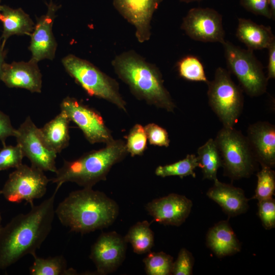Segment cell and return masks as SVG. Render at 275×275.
Here are the masks:
<instances>
[{"instance_id":"e575fe53","label":"cell","mask_w":275,"mask_h":275,"mask_svg":"<svg viewBox=\"0 0 275 275\" xmlns=\"http://www.w3.org/2000/svg\"><path fill=\"white\" fill-rule=\"evenodd\" d=\"M147 139L151 145L168 147L170 143L167 131L155 123L144 126Z\"/></svg>"},{"instance_id":"3957f363","label":"cell","mask_w":275,"mask_h":275,"mask_svg":"<svg viewBox=\"0 0 275 275\" xmlns=\"http://www.w3.org/2000/svg\"><path fill=\"white\" fill-rule=\"evenodd\" d=\"M112 65L119 78L136 98L169 112L174 111L176 104L156 65L133 50L116 56Z\"/></svg>"},{"instance_id":"7c38bea8","label":"cell","mask_w":275,"mask_h":275,"mask_svg":"<svg viewBox=\"0 0 275 275\" xmlns=\"http://www.w3.org/2000/svg\"><path fill=\"white\" fill-rule=\"evenodd\" d=\"M181 29L196 41L222 44L225 41L222 16L212 8L190 9L183 18Z\"/></svg>"},{"instance_id":"6da1fadb","label":"cell","mask_w":275,"mask_h":275,"mask_svg":"<svg viewBox=\"0 0 275 275\" xmlns=\"http://www.w3.org/2000/svg\"><path fill=\"white\" fill-rule=\"evenodd\" d=\"M59 189L26 213H20L0 230V269L27 255H36L50 233L55 216L54 201Z\"/></svg>"},{"instance_id":"cb8c5ba5","label":"cell","mask_w":275,"mask_h":275,"mask_svg":"<svg viewBox=\"0 0 275 275\" xmlns=\"http://www.w3.org/2000/svg\"><path fill=\"white\" fill-rule=\"evenodd\" d=\"M199 168L202 169L204 179L213 181L217 180L218 169L222 166L221 157L214 140L209 139L197 150Z\"/></svg>"},{"instance_id":"9c48e42d","label":"cell","mask_w":275,"mask_h":275,"mask_svg":"<svg viewBox=\"0 0 275 275\" xmlns=\"http://www.w3.org/2000/svg\"><path fill=\"white\" fill-rule=\"evenodd\" d=\"M49 181L44 171L22 163L9 174L0 195L9 202L20 203L24 201L32 206L34 200L45 194Z\"/></svg>"},{"instance_id":"ffe728a7","label":"cell","mask_w":275,"mask_h":275,"mask_svg":"<svg viewBox=\"0 0 275 275\" xmlns=\"http://www.w3.org/2000/svg\"><path fill=\"white\" fill-rule=\"evenodd\" d=\"M236 36L248 49L253 51L268 48L275 41V37L269 26L258 24L251 19H238Z\"/></svg>"},{"instance_id":"8992f818","label":"cell","mask_w":275,"mask_h":275,"mask_svg":"<svg viewBox=\"0 0 275 275\" xmlns=\"http://www.w3.org/2000/svg\"><path fill=\"white\" fill-rule=\"evenodd\" d=\"M219 152L225 174L232 179L249 177L256 160L246 136L233 128L223 127L214 140Z\"/></svg>"},{"instance_id":"f35d334b","label":"cell","mask_w":275,"mask_h":275,"mask_svg":"<svg viewBox=\"0 0 275 275\" xmlns=\"http://www.w3.org/2000/svg\"><path fill=\"white\" fill-rule=\"evenodd\" d=\"M7 53V50L5 49V47L2 46L0 44V81H1L3 65L5 63V60Z\"/></svg>"},{"instance_id":"60d3db41","label":"cell","mask_w":275,"mask_h":275,"mask_svg":"<svg viewBox=\"0 0 275 275\" xmlns=\"http://www.w3.org/2000/svg\"><path fill=\"white\" fill-rule=\"evenodd\" d=\"M180 2H184V3H192V2H201L203 0H179Z\"/></svg>"},{"instance_id":"83f0119b","label":"cell","mask_w":275,"mask_h":275,"mask_svg":"<svg viewBox=\"0 0 275 275\" xmlns=\"http://www.w3.org/2000/svg\"><path fill=\"white\" fill-rule=\"evenodd\" d=\"M180 76L191 81H201L207 83L204 67L196 56L187 55L180 59L177 64Z\"/></svg>"},{"instance_id":"7bdbcfd3","label":"cell","mask_w":275,"mask_h":275,"mask_svg":"<svg viewBox=\"0 0 275 275\" xmlns=\"http://www.w3.org/2000/svg\"><path fill=\"white\" fill-rule=\"evenodd\" d=\"M0 4H1V0H0ZM0 6H1V5H0Z\"/></svg>"},{"instance_id":"1f68e13d","label":"cell","mask_w":275,"mask_h":275,"mask_svg":"<svg viewBox=\"0 0 275 275\" xmlns=\"http://www.w3.org/2000/svg\"><path fill=\"white\" fill-rule=\"evenodd\" d=\"M20 147L15 146H4L0 149V171L10 168H16L22 164L24 157Z\"/></svg>"},{"instance_id":"ab89813d","label":"cell","mask_w":275,"mask_h":275,"mask_svg":"<svg viewBox=\"0 0 275 275\" xmlns=\"http://www.w3.org/2000/svg\"><path fill=\"white\" fill-rule=\"evenodd\" d=\"M268 5L269 6L271 19L274 20L275 19V0H267Z\"/></svg>"},{"instance_id":"9a60e30c","label":"cell","mask_w":275,"mask_h":275,"mask_svg":"<svg viewBox=\"0 0 275 275\" xmlns=\"http://www.w3.org/2000/svg\"><path fill=\"white\" fill-rule=\"evenodd\" d=\"M46 13L37 19L34 30L30 35L29 46L31 59L37 61L48 59L52 60L58 46L52 33V26L57 16L56 12L60 6L50 0L47 4Z\"/></svg>"},{"instance_id":"4fadbf2b","label":"cell","mask_w":275,"mask_h":275,"mask_svg":"<svg viewBox=\"0 0 275 275\" xmlns=\"http://www.w3.org/2000/svg\"><path fill=\"white\" fill-rule=\"evenodd\" d=\"M127 243L124 237L115 231L99 236L90 255L98 274H107L118 269L125 258Z\"/></svg>"},{"instance_id":"30bf717a","label":"cell","mask_w":275,"mask_h":275,"mask_svg":"<svg viewBox=\"0 0 275 275\" xmlns=\"http://www.w3.org/2000/svg\"><path fill=\"white\" fill-rule=\"evenodd\" d=\"M61 111L68 117L81 130L85 138L91 144H107L114 138L105 125L100 114L95 109L69 96L64 98L60 103Z\"/></svg>"},{"instance_id":"603a6c76","label":"cell","mask_w":275,"mask_h":275,"mask_svg":"<svg viewBox=\"0 0 275 275\" xmlns=\"http://www.w3.org/2000/svg\"><path fill=\"white\" fill-rule=\"evenodd\" d=\"M70 122L67 115L61 111L54 118L39 128L40 134L45 145L57 154L69 145Z\"/></svg>"},{"instance_id":"d6986e66","label":"cell","mask_w":275,"mask_h":275,"mask_svg":"<svg viewBox=\"0 0 275 275\" xmlns=\"http://www.w3.org/2000/svg\"><path fill=\"white\" fill-rule=\"evenodd\" d=\"M209 198L217 203L231 216L245 212L248 209V199L243 190L217 180L207 192Z\"/></svg>"},{"instance_id":"4316f807","label":"cell","mask_w":275,"mask_h":275,"mask_svg":"<svg viewBox=\"0 0 275 275\" xmlns=\"http://www.w3.org/2000/svg\"><path fill=\"white\" fill-rule=\"evenodd\" d=\"M197 167H199L197 157L195 154H190L178 161L164 166H159L155 169V174L163 178L179 176L182 178L188 176L195 178L196 173L194 170Z\"/></svg>"},{"instance_id":"44dd1931","label":"cell","mask_w":275,"mask_h":275,"mask_svg":"<svg viewBox=\"0 0 275 275\" xmlns=\"http://www.w3.org/2000/svg\"><path fill=\"white\" fill-rule=\"evenodd\" d=\"M0 21L3 26L0 44L3 47L12 36H30L35 25L29 15L21 8L13 9L7 5L0 6Z\"/></svg>"},{"instance_id":"836d02e7","label":"cell","mask_w":275,"mask_h":275,"mask_svg":"<svg viewBox=\"0 0 275 275\" xmlns=\"http://www.w3.org/2000/svg\"><path fill=\"white\" fill-rule=\"evenodd\" d=\"M258 215L264 228L275 227V201L272 198L258 201Z\"/></svg>"},{"instance_id":"7402d4cb","label":"cell","mask_w":275,"mask_h":275,"mask_svg":"<svg viewBox=\"0 0 275 275\" xmlns=\"http://www.w3.org/2000/svg\"><path fill=\"white\" fill-rule=\"evenodd\" d=\"M208 247L218 257L234 255L240 251V244L227 221L219 222L207 234Z\"/></svg>"},{"instance_id":"5b68a950","label":"cell","mask_w":275,"mask_h":275,"mask_svg":"<svg viewBox=\"0 0 275 275\" xmlns=\"http://www.w3.org/2000/svg\"><path fill=\"white\" fill-rule=\"evenodd\" d=\"M62 63L66 72L88 95L104 99L126 112V102L115 79L89 61L74 54L65 56Z\"/></svg>"},{"instance_id":"f1b7e54d","label":"cell","mask_w":275,"mask_h":275,"mask_svg":"<svg viewBox=\"0 0 275 275\" xmlns=\"http://www.w3.org/2000/svg\"><path fill=\"white\" fill-rule=\"evenodd\" d=\"M173 258L163 252H150L143 259L145 269L148 275L172 274Z\"/></svg>"},{"instance_id":"d590c367","label":"cell","mask_w":275,"mask_h":275,"mask_svg":"<svg viewBox=\"0 0 275 275\" xmlns=\"http://www.w3.org/2000/svg\"><path fill=\"white\" fill-rule=\"evenodd\" d=\"M240 4L249 12L271 19L267 0H240Z\"/></svg>"},{"instance_id":"74e56055","label":"cell","mask_w":275,"mask_h":275,"mask_svg":"<svg viewBox=\"0 0 275 275\" xmlns=\"http://www.w3.org/2000/svg\"><path fill=\"white\" fill-rule=\"evenodd\" d=\"M267 49L268 50V61L266 77L268 80L275 78V41Z\"/></svg>"},{"instance_id":"484cf974","label":"cell","mask_w":275,"mask_h":275,"mask_svg":"<svg viewBox=\"0 0 275 275\" xmlns=\"http://www.w3.org/2000/svg\"><path fill=\"white\" fill-rule=\"evenodd\" d=\"M34 262L30 268L31 275H75L77 271L68 268L66 260L63 256H56L47 258L35 255Z\"/></svg>"},{"instance_id":"e0dca14e","label":"cell","mask_w":275,"mask_h":275,"mask_svg":"<svg viewBox=\"0 0 275 275\" xmlns=\"http://www.w3.org/2000/svg\"><path fill=\"white\" fill-rule=\"evenodd\" d=\"M38 63L31 58L28 62H5L1 81L10 88H21L32 93H41L42 76Z\"/></svg>"},{"instance_id":"52a82bcc","label":"cell","mask_w":275,"mask_h":275,"mask_svg":"<svg viewBox=\"0 0 275 275\" xmlns=\"http://www.w3.org/2000/svg\"><path fill=\"white\" fill-rule=\"evenodd\" d=\"M207 96L212 111L223 126L234 127L243 106L242 90L232 80L230 72L219 67L212 81H208Z\"/></svg>"},{"instance_id":"8fae6325","label":"cell","mask_w":275,"mask_h":275,"mask_svg":"<svg viewBox=\"0 0 275 275\" xmlns=\"http://www.w3.org/2000/svg\"><path fill=\"white\" fill-rule=\"evenodd\" d=\"M15 137L17 144L20 147L24 156L30 160L31 166L44 172H57V154L45 145L40 134L39 128L30 117H27L16 129Z\"/></svg>"},{"instance_id":"4dcf8cb0","label":"cell","mask_w":275,"mask_h":275,"mask_svg":"<svg viewBox=\"0 0 275 275\" xmlns=\"http://www.w3.org/2000/svg\"><path fill=\"white\" fill-rule=\"evenodd\" d=\"M147 141L144 127L136 124L130 129L125 142L128 153L132 156L142 155L147 148Z\"/></svg>"},{"instance_id":"d6a6232c","label":"cell","mask_w":275,"mask_h":275,"mask_svg":"<svg viewBox=\"0 0 275 275\" xmlns=\"http://www.w3.org/2000/svg\"><path fill=\"white\" fill-rule=\"evenodd\" d=\"M194 262L191 253L186 249L182 248L179 252L176 260L173 262L172 274H191Z\"/></svg>"},{"instance_id":"2e32d148","label":"cell","mask_w":275,"mask_h":275,"mask_svg":"<svg viewBox=\"0 0 275 275\" xmlns=\"http://www.w3.org/2000/svg\"><path fill=\"white\" fill-rule=\"evenodd\" d=\"M191 201L183 195L170 194L148 203L145 209L157 222L164 225L179 226L190 213Z\"/></svg>"},{"instance_id":"b9f144b4","label":"cell","mask_w":275,"mask_h":275,"mask_svg":"<svg viewBox=\"0 0 275 275\" xmlns=\"http://www.w3.org/2000/svg\"><path fill=\"white\" fill-rule=\"evenodd\" d=\"M1 223H2V216H1V212H0V230L1 228L2 227Z\"/></svg>"},{"instance_id":"f546056e","label":"cell","mask_w":275,"mask_h":275,"mask_svg":"<svg viewBox=\"0 0 275 275\" xmlns=\"http://www.w3.org/2000/svg\"><path fill=\"white\" fill-rule=\"evenodd\" d=\"M257 184L254 199L260 201L272 198L275 189V173L271 168L262 166L257 174Z\"/></svg>"},{"instance_id":"8d00e7d4","label":"cell","mask_w":275,"mask_h":275,"mask_svg":"<svg viewBox=\"0 0 275 275\" xmlns=\"http://www.w3.org/2000/svg\"><path fill=\"white\" fill-rule=\"evenodd\" d=\"M16 129L11 123L10 117L0 110V141L3 146L6 145V141L11 136H15Z\"/></svg>"},{"instance_id":"ba28073f","label":"cell","mask_w":275,"mask_h":275,"mask_svg":"<svg viewBox=\"0 0 275 275\" xmlns=\"http://www.w3.org/2000/svg\"><path fill=\"white\" fill-rule=\"evenodd\" d=\"M228 68L238 79L242 90L251 97L265 93L268 79L253 51L226 41L222 44Z\"/></svg>"},{"instance_id":"ac0fdd59","label":"cell","mask_w":275,"mask_h":275,"mask_svg":"<svg viewBox=\"0 0 275 275\" xmlns=\"http://www.w3.org/2000/svg\"><path fill=\"white\" fill-rule=\"evenodd\" d=\"M257 162L271 168L275 165V127L266 121L249 126L246 136Z\"/></svg>"},{"instance_id":"d4e9b609","label":"cell","mask_w":275,"mask_h":275,"mask_svg":"<svg viewBox=\"0 0 275 275\" xmlns=\"http://www.w3.org/2000/svg\"><path fill=\"white\" fill-rule=\"evenodd\" d=\"M147 221L137 222L129 229L124 237L127 243H130L133 252L143 254L150 252L154 245V233Z\"/></svg>"},{"instance_id":"5bb4252c","label":"cell","mask_w":275,"mask_h":275,"mask_svg":"<svg viewBox=\"0 0 275 275\" xmlns=\"http://www.w3.org/2000/svg\"><path fill=\"white\" fill-rule=\"evenodd\" d=\"M113 5L129 23L135 28L140 43L148 41L151 35L153 14L163 0H112Z\"/></svg>"},{"instance_id":"277c9868","label":"cell","mask_w":275,"mask_h":275,"mask_svg":"<svg viewBox=\"0 0 275 275\" xmlns=\"http://www.w3.org/2000/svg\"><path fill=\"white\" fill-rule=\"evenodd\" d=\"M128 154L125 143L113 140L97 150L87 152L73 160H64L50 181L60 188L66 182H73L83 187H93L105 180L114 165L122 160Z\"/></svg>"},{"instance_id":"7a4b0ae2","label":"cell","mask_w":275,"mask_h":275,"mask_svg":"<svg viewBox=\"0 0 275 275\" xmlns=\"http://www.w3.org/2000/svg\"><path fill=\"white\" fill-rule=\"evenodd\" d=\"M119 212L114 200L92 187L71 191L55 209V214L63 226L82 234L108 227Z\"/></svg>"}]
</instances>
